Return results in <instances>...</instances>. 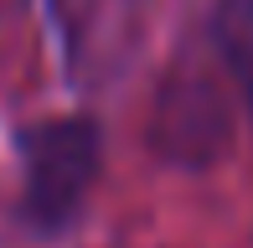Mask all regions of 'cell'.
Wrapping results in <instances>:
<instances>
[{
    "mask_svg": "<svg viewBox=\"0 0 253 248\" xmlns=\"http://www.w3.org/2000/svg\"><path fill=\"white\" fill-rule=\"evenodd\" d=\"M98 176V129L88 119H52L26 134V212L62 228Z\"/></svg>",
    "mask_w": 253,
    "mask_h": 248,
    "instance_id": "cell-1",
    "label": "cell"
},
{
    "mask_svg": "<svg viewBox=\"0 0 253 248\" xmlns=\"http://www.w3.org/2000/svg\"><path fill=\"white\" fill-rule=\"evenodd\" d=\"M227 140V109L222 93H217L212 78L202 73H181L176 83L160 93L155 109V145L170 155V161L186 165H207Z\"/></svg>",
    "mask_w": 253,
    "mask_h": 248,
    "instance_id": "cell-2",
    "label": "cell"
},
{
    "mask_svg": "<svg viewBox=\"0 0 253 248\" xmlns=\"http://www.w3.org/2000/svg\"><path fill=\"white\" fill-rule=\"evenodd\" d=\"M212 31L227 57V73L238 78V88L248 93V109H253V0H217Z\"/></svg>",
    "mask_w": 253,
    "mask_h": 248,
    "instance_id": "cell-3",
    "label": "cell"
}]
</instances>
